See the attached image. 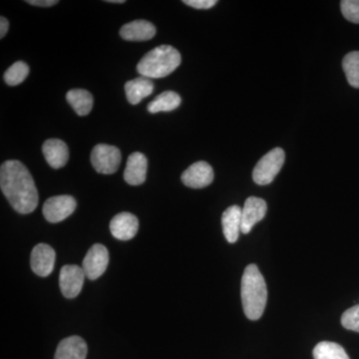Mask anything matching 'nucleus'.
Masks as SVG:
<instances>
[{
    "mask_svg": "<svg viewBox=\"0 0 359 359\" xmlns=\"http://www.w3.org/2000/svg\"><path fill=\"white\" fill-rule=\"evenodd\" d=\"M184 185L192 189H202L211 185L214 181V171L211 165L204 161L194 163L182 174Z\"/></svg>",
    "mask_w": 359,
    "mask_h": 359,
    "instance_id": "1a4fd4ad",
    "label": "nucleus"
},
{
    "mask_svg": "<svg viewBox=\"0 0 359 359\" xmlns=\"http://www.w3.org/2000/svg\"><path fill=\"white\" fill-rule=\"evenodd\" d=\"M45 160L53 169H61L69 160V150L65 142L59 139H48L42 146Z\"/></svg>",
    "mask_w": 359,
    "mask_h": 359,
    "instance_id": "4468645a",
    "label": "nucleus"
},
{
    "mask_svg": "<svg viewBox=\"0 0 359 359\" xmlns=\"http://www.w3.org/2000/svg\"><path fill=\"white\" fill-rule=\"evenodd\" d=\"M155 25L147 20H134L123 25L120 36L127 41H147L155 36Z\"/></svg>",
    "mask_w": 359,
    "mask_h": 359,
    "instance_id": "2eb2a0df",
    "label": "nucleus"
},
{
    "mask_svg": "<svg viewBox=\"0 0 359 359\" xmlns=\"http://www.w3.org/2000/svg\"><path fill=\"white\" fill-rule=\"evenodd\" d=\"M66 100L79 116H86L93 108V96L84 89H72L66 94Z\"/></svg>",
    "mask_w": 359,
    "mask_h": 359,
    "instance_id": "6ab92c4d",
    "label": "nucleus"
},
{
    "mask_svg": "<svg viewBox=\"0 0 359 359\" xmlns=\"http://www.w3.org/2000/svg\"><path fill=\"white\" fill-rule=\"evenodd\" d=\"M76 200L72 196L61 195L49 198L44 203L42 212L49 223L56 224L65 221L76 210Z\"/></svg>",
    "mask_w": 359,
    "mask_h": 359,
    "instance_id": "423d86ee",
    "label": "nucleus"
},
{
    "mask_svg": "<svg viewBox=\"0 0 359 359\" xmlns=\"http://www.w3.org/2000/svg\"><path fill=\"white\" fill-rule=\"evenodd\" d=\"M285 154L282 148H275L269 151L257 162L252 179L259 186H266L275 180L285 164Z\"/></svg>",
    "mask_w": 359,
    "mask_h": 359,
    "instance_id": "20e7f679",
    "label": "nucleus"
},
{
    "mask_svg": "<svg viewBox=\"0 0 359 359\" xmlns=\"http://www.w3.org/2000/svg\"><path fill=\"white\" fill-rule=\"evenodd\" d=\"M87 351L88 347L85 340L77 335H73L61 340L54 359H86Z\"/></svg>",
    "mask_w": 359,
    "mask_h": 359,
    "instance_id": "dca6fc26",
    "label": "nucleus"
},
{
    "mask_svg": "<svg viewBox=\"0 0 359 359\" xmlns=\"http://www.w3.org/2000/svg\"><path fill=\"white\" fill-rule=\"evenodd\" d=\"M183 2L196 9H210L218 4L217 0H184Z\"/></svg>",
    "mask_w": 359,
    "mask_h": 359,
    "instance_id": "a878e982",
    "label": "nucleus"
},
{
    "mask_svg": "<svg viewBox=\"0 0 359 359\" xmlns=\"http://www.w3.org/2000/svg\"><path fill=\"white\" fill-rule=\"evenodd\" d=\"M241 295L245 316L250 320L261 318L268 301V289L266 280L256 264H249L245 269Z\"/></svg>",
    "mask_w": 359,
    "mask_h": 359,
    "instance_id": "f03ea898",
    "label": "nucleus"
},
{
    "mask_svg": "<svg viewBox=\"0 0 359 359\" xmlns=\"http://www.w3.org/2000/svg\"><path fill=\"white\" fill-rule=\"evenodd\" d=\"M121 152L115 146L98 144L91 152L92 166L97 173L114 174L121 164Z\"/></svg>",
    "mask_w": 359,
    "mask_h": 359,
    "instance_id": "39448f33",
    "label": "nucleus"
},
{
    "mask_svg": "<svg viewBox=\"0 0 359 359\" xmlns=\"http://www.w3.org/2000/svg\"><path fill=\"white\" fill-rule=\"evenodd\" d=\"M29 74V67L23 61H18L4 73V81L9 86H16L22 83Z\"/></svg>",
    "mask_w": 359,
    "mask_h": 359,
    "instance_id": "5701e85b",
    "label": "nucleus"
},
{
    "mask_svg": "<svg viewBox=\"0 0 359 359\" xmlns=\"http://www.w3.org/2000/svg\"><path fill=\"white\" fill-rule=\"evenodd\" d=\"M340 8L346 20L359 25V0H342Z\"/></svg>",
    "mask_w": 359,
    "mask_h": 359,
    "instance_id": "b1692460",
    "label": "nucleus"
},
{
    "mask_svg": "<svg viewBox=\"0 0 359 359\" xmlns=\"http://www.w3.org/2000/svg\"><path fill=\"white\" fill-rule=\"evenodd\" d=\"M268 205L261 198L250 197L245 202L242 210V231L247 235L254 228L255 224L261 222L266 216Z\"/></svg>",
    "mask_w": 359,
    "mask_h": 359,
    "instance_id": "9b49d317",
    "label": "nucleus"
},
{
    "mask_svg": "<svg viewBox=\"0 0 359 359\" xmlns=\"http://www.w3.org/2000/svg\"><path fill=\"white\" fill-rule=\"evenodd\" d=\"M342 67L348 83L359 88V51L349 52L342 60Z\"/></svg>",
    "mask_w": 359,
    "mask_h": 359,
    "instance_id": "4be33fe9",
    "label": "nucleus"
},
{
    "mask_svg": "<svg viewBox=\"0 0 359 359\" xmlns=\"http://www.w3.org/2000/svg\"><path fill=\"white\" fill-rule=\"evenodd\" d=\"M148 160L140 152L129 156L124 171V180L131 186L142 185L147 177Z\"/></svg>",
    "mask_w": 359,
    "mask_h": 359,
    "instance_id": "ddd939ff",
    "label": "nucleus"
},
{
    "mask_svg": "<svg viewBox=\"0 0 359 359\" xmlns=\"http://www.w3.org/2000/svg\"><path fill=\"white\" fill-rule=\"evenodd\" d=\"M154 91L152 80L146 77H139L125 84L127 100L132 105H137L146 97L150 96Z\"/></svg>",
    "mask_w": 359,
    "mask_h": 359,
    "instance_id": "a211bd4d",
    "label": "nucleus"
},
{
    "mask_svg": "<svg viewBox=\"0 0 359 359\" xmlns=\"http://www.w3.org/2000/svg\"><path fill=\"white\" fill-rule=\"evenodd\" d=\"M85 275L83 269L75 264H66L59 275V285L66 299H74L83 287Z\"/></svg>",
    "mask_w": 359,
    "mask_h": 359,
    "instance_id": "6e6552de",
    "label": "nucleus"
},
{
    "mask_svg": "<svg viewBox=\"0 0 359 359\" xmlns=\"http://www.w3.org/2000/svg\"><path fill=\"white\" fill-rule=\"evenodd\" d=\"M108 4H125V0H107Z\"/></svg>",
    "mask_w": 359,
    "mask_h": 359,
    "instance_id": "c85d7f7f",
    "label": "nucleus"
},
{
    "mask_svg": "<svg viewBox=\"0 0 359 359\" xmlns=\"http://www.w3.org/2000/svg\"><path fill=\"white\" fill-rule=\"evenodd\" d=\"M8 20H7L6 18H4V16H1V18H0V39H2L6 36L7 32H8Z\"/></svg>",
    "mask_w": 359,
    "mask_h": 359,
    "instance_id": "cd10ccee",
    "label": "nucleus"
},
{
    "mask_svg": "<svg viewBox=\"0 0 359 359\" xmlns=\"http://www.w3.org/2000/svg\"><path fill=\"white\" fill-rule=\"evenodd\" d=\"M139 221L135 215L128 212H120L111 219L110 231L113 237L120 241H129L136 236Z\"/></svg>",
    "mask_w": 359,
    "mask_h": 359,
    "instance_id": "f8f14e48",
    "label": "nucleus"
},
{
    "mask_svg": "<svg viewBox=\"0 0 359 359\" xmlns=\"http://www.w3.org/2000/svg\"><path fill=\"white\" fill-rule=\"evenodd\" d=\"M0 188L11 207L20 214H30L39 205L34 180L20 161H6L1 165Z\"/></svg>",
    "mask_w": 359,
    "mask_h": 359,
    "instance_id": "f257e3e1",
    "label": "nucleus"
},
{
    "mask_svg": "<svg viewBox=\"0 0 359 359\" xmlns=\"http://www.w3.org/2000/svg\"><path fill=\"white\" fill-rule=\"evenodd\" d=\"M109 264V252L105 245L95 244L90 248L85 256L82 269H83L86 278L94 280L100 278L105 273Z\"/></svg>",
    "mask_w": 359,
    "mask_h": 359,
    "instance_id": "0eeeda50",
    "label": "nucleus"
},
{
    "mask_svg": "<svg viewBox=\"0 0 359 359\" xmlns=\"http://www.w3.org/2000/svg\"><path fill=\"white\" fill-rule=\"evenodd\" d=\"M314 359H351L344 347L335 342H320L313 348Z\"/></svg>",
    "mask_w": 359,
    "mask_h": 359,
    "instance_id": "412c9836",
    "label": "nucleus"
},
{
    "mask_svg": "<svg viewBox=\"0 0 359 359\" xmlns=\"http://www.w3.org/2000/svg\"><path fill=\"white\" fill-rule=\"evenodd\" d=\"M342 327L359 332V304L344 311L341 316Z\"/></svg>",
    "mask_w": 359,
    "mask_h": 359,
    "instance_id": "393cba45",
    "label": "nucleus"
},
{
    "mask_svg": "<svg viewBox=\"0 0 359 359\" xmlns=\"http://www.w3.org/2000/svg\"><path fill=\"white\" fill-rule=\"evenodd\" d=\"M26 2L30 6L40 7H51L58 4L57 0H27Z\"/></svg>",
    "mask_w": 359,
    "mask_h": 359,
    "instance_id": "bb28decb",
    "label": "nucleus"
},
{
    "mask_svg": "<svg viewBox=\"0 0 359 359\" xmlns=\"http://www.w3.org/2000/svg\"><path fill=\"white\" fill-rule=\"evenodd\" d=\"M242 208L237 205H231L224 212L222 224L224 238L230 244H235L242 230Z\"/></svg>",
    "mask_w": 359,
    "mask_h": 359,
    "instance_id": "f3484780",
    "label": "nucleus"
},
{
    "mask_svg": "<svg viewBox=\"0 0 359 359\" xmlns=\"http://www.w3.org/2000/svg\"><path fill=\"white\" fill-rule=\"evenodd\" d=\"M180 52L171 45H161L148 52L137 65V71L141 76L163 78L169 76L181 65Z\"/></svg>",
    "mask_w": 359,
    "mask_h": 359,
    "instance_id": "7ed1b4c3",
    "label": "nucleus"
},
{
    "mask_svg": "<svg viewBox=\"0 0 359 359\" xmlns=\"http://www.w3.org/2000/svg\"><path fill=\"white\" fill-rule=\"evenodd\" d=\"M182 99L174 91H165L156 97L154 100L148 104V111L152 114L159 112H170L176 110L181 105Z\"/></svg>",
    "mask_w": 359,
    "mask_h": 359,
    "instance_id": "aec40b11",
    "label": "nucleus"
},
{
    "mask_svg": "<svg viewBox=\"0 0 359 359\" xmlns=\"http://www.w3.org/2000/svg\"><path fill=\"white\" fill-rule=\"evenodd\" d=\"M55 250L47 244H39L33 248L30 256V266L33 273L46 278L53 271L55 264Z\"/></svg>",
    "mask_w": 359,
    "mask_h": 359,
    "instance_id": "9d476101",
    "label": "nucleus"
}]
</instances>
